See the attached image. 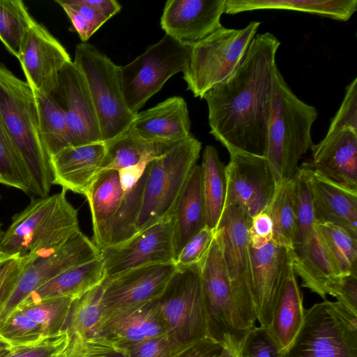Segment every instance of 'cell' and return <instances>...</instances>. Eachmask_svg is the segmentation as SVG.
<instances>
[{
  "label": "cell",
  "mask_w": 357,
  "mask_h": 357,
  "mask_svg": "<svg viewBox=\"0 0 357 357\" xmlns=\"http://www.w3.org/2000/svg\"><path fill=\"white\" fill-rule=\"evenodd\" d=\"M280 44L269 32L257 34L231 75L203 96L210 133L229 154L265 156Z\"/></svg>",
  "instance_id": "obj_1"
},
{
  "label": "cell",
  "mask_w": 357,
  "mask_h": 357,
  "mask_svg": "<svg viewBox=\"0 0 357 357\" xmlns=\"http://www.w3.org/2000/svg\"><path fill=\"white\" fill-rule=\"evenodd\" d=\"M0 114L32 181L34 195H48L53 185L50 159L43 144L36 97L26 80L0 62Z\"/></svg>",
  "instance_id": "obj_2"
},
{
  "label": "cell",
  "mask_w": 357,
  "mask_h": 357,
  "mask_svg": "<svg viewBox=\"0 0 357 357\" xmlns=\"http://www.w3.org/2000/svg\"><path fill=\"white\" fill-rule=\"evenodd\" d=\"M317 117V109L292 92L277 66L264 156L277 185L292 179L299 160L312 146L311 129Z\"/></svg>",
  "instance_id": "obj_3"
},
{
  "label": "cell",
  "mask_w": 357,
  "mask_h": 357,
  "mask_svg": "<svg viewBox=\"0 0 357 357\" xmlns=\"http://www.w3.org/2000/svg\"><path fill=\"white\" fill-rule=\"evenodd\" d=\"M66 191L32 199L3 232L0 250L27 260L55 250L80 231L77 211Z\"/></svg>",
  "instance_id": "obj_4"
},
{
  "label": "cell",
  "mask_w": 357,
  "mask_h": 357,
  "mask_svg": "<svg viewBox=\"0 0 357 357\" xmlns=\"http://www.w3.org/2000/svg\"><path fill=\"white\" fill-rule=\"evenodd\" d=\"M73 62L88 86L102 141L108 142L127 132L136 114L123 96L121 66L87 43L77 45Z\"/></svg>",
  "instance_id": "obj_5"
},
{
  "label": "cell",
  "mask_w": 357,
  "mask_h": 357,
  "mask_svg": "<svg viewBox=\"0 0 357 357\" xmlns=\"http://www.w3.org/2000/svg\"><path fill=\"white\" fill-rule=\"evenodd\" d=\"M158 301L173 357L209 337L199 264L177 268Z\"/></svg>",
  "instance_id": "obj_6"
},
{
  "label": "cell",
  "mask_w": 357,
  "mask_h": 357,
  "mask_svg": "<svg viewBox=\"0 0 357 357\" xmlns=\"http://www.w3.org/2000/svg\"><path fill=\"white\" fill-rule=\"evenodd\" d=\"M201 149L202 143L191 134L148 164L137 232L172 215Z\"/></svg>",
  "instance_id": "obj_7"
},
{
  "label": "cell",
  "mask_w": 357,
  "mask_h": 357,
  "mask_svg": "<svg viewBox=\"0 0 357 357\" xmlns=\"http://www.w3.org/2000/svg\"><path fill=\"white\" fill-rule=\"evenodd\" d=\"M259 22H250L240 29L223 26L204 39L190 44L188 61L183 72L187 89L203 98L235 70L251 41L257 35Z\"/></svg>",
  "instance_id": "obj_8"
},
{
  "label": "cell",
  "mask_w": 357,
  "mask_h": 357,
  "mask_svg": "<svg viewBox=\"0 0 357 357\" xmlns=\"http://www.w3.org/2000/svg\"><path fill=\"white\" fill-rule=\"evenodd\" d=\"M281 357H357V315L337 301L315 303Z\"/></svg>",
  "instance_id": "obj_9"
},
{
  "label": "cell",
  "mask_w": 357,
  "mask_h": 357,
  "mask_svg": "<svg viewBox=\"0 0 357 357\" xmlns=\"http://www.w3.org/2000/svg\"><path fill=\"white\" fill-rule=\"evenodd\" d=\"M250 218L241 207L225 206L215 230L222 251L237 314L243 329L248 333L256 326L252 264L249 244Z\"/></svg>",
  "instance_id": "obj_10"
},
{
  "label": "cell",
  "mask_w": 357,
  "mask_h": 357,
  "mask_svg": "<svg viewBox=\"0 0 357 357\" xmlns=\"http://www.w3.org/2000/svg\"><path fill=\"white\" fill-rule=\"evenodd\" d=\"M190 52V44L165 34L132 61L121 66L123 96L135 114L173 75L183 72Z\"/></svg>",
  "instance_id": "obj_11"
},
{
  "label": "cell",
  "mask_w": 357,
  "mask_h": 357,
  "mask_svg": "<svg viewBox=\"0 0 357 357\" xmlns=\"http://www.w3.org/2000/svg\"><path fill=\"white\" fill-rule=\"evenodd\" d=\"M199 266L208 336L236 355L248 333L241 325L222 251L215 235Z\"/></svg>",
  "instance_id": "obj_12"
},
{
  "label": "cell",
  "mask_w": 357,
  "mask_h": 357,
  "mask_svg": "<svg viewBox=\"0 0 357 357\" xmlns=\"http://www.w3.org/2000/svg\"><path fill=\"white\" fill-rule=\"evenodd\" d=\"M100 255L98 248L80 231L59 248L24 260L17 284L0 307V324L32 291L63 271Z\"/></svg>",
  "instance_id": "obj_13"
},
{
  "label": "cell",
  "mask_w": 357,
  "mask_h": 357,
  "mask_svg": "<svg viewBox=\"0 0 357 357\" xmlns=\"http://www.w3.org/2000/svg\"><path fill=\"white\" fill-rule=\"evenodd\" d=\"M105 277L142 266L174 264L172 215L100 250Z\"/></svg>",
  "instance_id": "obj_14"
},
{
  "label": "cell",
  "mask_w": 357,
  "mask_h": 357,
  "mask_svg": "<svg viewBox=\"0 0 357 357\" xmlns=\"http://www.w3.org/2000/svg\"><path fill=\"white\" fill-rule=\"evenodd\" d=\"M176 268L175 264H154L105 277L101 321L117 310L161 298Z\"/></svg>",
  "instance_id": "obj_15"
},
{
  "label": "cell",
  "mask_w": 357,
  "mask_h": 357,
  "mask_svg": "<svg viewBox=\"0 0 357 357\" xmlns=\"http://www.w3.org/2000/svg\"><path fill=\"white\" fill-rule=\"evenodd\" d=\"M17 59L26 82L34 92L45 95L55 93L61 70L72 61L63 45L36 20L24 36Z\"/></svg>",
  "instance_id": "obj_16"
},
{
  "label": "cell",
  "mask_w": 357,
  "mask_h": 357,
  "mask_svg": "<svg viewBox=\"0 0 357 357\" xmlns=\"http://www.w3.org/2000/svg\"><path fill=\"white\" fill-rule=\"evenodd\" d=\"M225 166V205L241 207L250 218L266 209L277 183L265 157L243 153L229 154Z\"/></svg>",
  "instance_id": "obj_17"
},
{
  "label": "cell",
  "mask_w": 357,
  "mask_h": 357,
  "mask_svg": "<svg viewBox=\"0 0 357 357\" xmlns=\"http://www.w3.org/2000/svg\"><path fill=\"white\" fill-rule=\"evenodd\" d=\"M253 299L257 320L268 328L284 282L292 268V248L271 241L255 249L250 246Z\"/></svg>",
  "instance_id": "obj_18"
},
{
  "label": "cell",
  "mask_w": 357,
  "mask_h": 357,
  "mask_svg": "<svg viewBox=\"0 0 357 357\" xmlns=\"http://www.w3.org/2000/svg\"><path fill=\"white\" fill-rule=\"evenodd\" d=\"M53 96L64 110L72 146L102 142L88 86L73 61L61 70Z\"/></svg>",
  "instance_id": "obj_19"
},
{
  "label": "cell",
  "mask_w": 357,
  "mask_h": 357,
  "mask_svg": "<svg viewBox=\"0 0 357 357\" xmlns=\"http://www.w3.org/2000/svg\"><path fill=\"white\" fill-rule=\"evenodd\" d=\"M314 172L324 179L357 192V130H328L324 139L312 144Z\"/></svg>",
  "instance_id": "obj_20"
},
{
  "label": "cell",
  "mask_w": 357,
  "mask_h": 357,
  "mask_svg": "<svg viewBox=\"0 0 357 357\" xmlns=\"http://www.w3.org/2000/svg\"><path fill=\"white\" fill-rule=\"evenodd\" d=\"M226 0H169L165 3L160 26L165 34L192 44L222 26Z\"/></svg>",
  "instance_id": "obj_21"
},
{
  "label": "cell",
  "mask_w": 357,
  "mask_h": 357,
  "mask_svg": "<svg viewBox=\"0 0 357 357\" xmlns=\"http://www.w3.org/2000/svg\"><path fill=\"white\" fill-rule=\"evenodd\" d=\"M106 144L95 142L63 149L50 157L53 184L86 197L102 169Z\"/></svg>",
  "instance_id": "obj_22"
},
{
  "label": "cell",
  "mask_w": 357,
  "mask_h": 357,
  "mask_svg": "<svg viewBox=\"0 0 357 357\" xmlns=\"http://www.w3.org/2000/svg\"><path fill=\"white\" fill-rule=\"evenodd\" d=\"M190 128L186 102L173 96L136 114L128 131L145 141L176 143L191 135Z\"/></svg>",
  "instance_id": "obj_23"
},
{
  "label": "cell",
  "mask_w": 357,
  "mask_h": 357,
  "mask_svg": "<svg viewBox=\"0 0 357 357\" xmlns=\"http://www.w3.org/2000/svg\"><path fill=\"white\" fill-rule=\"evenodd\" d=\"M158 301L138 304L109 314L102 319L98 335L119 344H127L166 334Z\"/></svg>",
  "instance_id": "obj_24"
},
{
  "label": "cell",
  "mask_w": 357,
  "mask_h": 357,
  "mask_svg": "<svg viewBox=\"0 0 357 357\" xmlns=\"http://www.w3.org/2000/svg\"><path fill=\"white\" fill-rule=\"evenodd\" d=\"M316 225L331 224L357 237V192L338 186L310 172Z\"/></svg>",
  "instance_id": "obj_25"
},
{
  "label": "cell",
  "mask_w": 357,
  "mask_h": 357,
  "mask_svg": "<svg viewBox=\"0 0 357 357\" xmlns=\"http://www.w3.org/2000/svg\"><path fill=\"white\" fill-rule=\"evenodd\" d=\"M172 215L176 260L187 242L206 226L201 165H196L192 169Z\"/></svg>",
  "instance_id": "obj_26"
},
{
  "label": "cell",
  "mask_w": 357,
  "mask_h": 357,
  "mask_svg": "<svg viewBox=\"0 0 357 357\" xmlns=\"http://www.w3.org/2000/svg\"><path fill=\"white\" fill-rule=\"evenodd\" d=\"M123 196L119 171L101 170L86 197L89 202L93 231V243L100 250L108 247L112 220Z\"/></svg>",
  "instance_id": "obj_27"
},
{
  "label": "cell",
  "mask_w": 357,
  "mask_h": 357,
  "mask_svg": "<svg viewBox=\"0 0 357 357\" xmlns=\"http://www.w3.org/2000/svg\"><path fill=\"white\" fill-rule=\"evenodd\" d=\"M105 278L103 262L100 256L59 273L32 291L17 308L51 298H77L101 284Z\"/></svg>",
  "instance_id": "obj_28"
},
{
  "label": "cell",
  "mask_w": 357,
  "mask_h": 357,
  "mask_svg": "<svg viewBox=\"0 0 357 357\" xmlns=\"http://www.w3.org/2000/svg\"><path fill=\"white\" fill-rule=\"evenodd\" d=\"M292 267L302 286L325 298L327 287L338 275L315 229L305 242L292 247Z\"/></svg>",
  "instance_id": "obj_29"
},
{
  "label": "cell",
  "mask_w": 357,
  "mask_h": 357,
  "mask_svg": "<svg viewBox=\"0 0 357 357\" xmlns=\"http://www.w3.org/2000/svg\"><path fill=\"white\" fill-rule=\"evenodd\" d=\"M305 309L303 296L293 267L284 282L267 328L283 351L293 342L303 324Z\"/></svg>",
  "instance_id": "obj_30"
},
{
  "label": "cell",
  "mask_w": 357,
  "mask_h": 357,
  "mask_svg": "<svg viewBox=\"0 0 357 357\" xmlns=\"http://www.w3.org/2000/svg\"><path fill=\"white\" fill-rule=\"evenodd\" d=\"M261 9L289 10L347 21L357 10V0H226L225 13Z\"/></svg>",
  "instance_id": "obj_31"
},
{
  "label": "cell",
  "mask_w": 357,
  "mask_h": 357,
  "mask_svg": "<svg viewBox=\"0 0 357 357\" xmlns=\"http://www.w3.org/2000/svg\"><path fill=\"white\" fill-rule=\"evenodd\" d=\"M105 144L106 153L101 170L119 171L141 162H149L160 157L174 143L145 141L128 130Z\"/></svg>",
  "instance_id": "obj_32"
},
{
  "label": "cell",
  "mask_w": 357,
  "mask_h": 357,
  "mask_svg": "<svg viewBox=\"0 0 357 357\" xmlns=\"http://www.w3.org/2000/svg\"><path fill=\"white\" fill-rule=\"evenodd\" d=\"M202 172V189L206 211V225L215 230L222 214L227 195L225 166L213 146L204 150L200 165Z\"/></svg>",
  "instance_id": "obj_33"
},
{
  "label": "cell",
  "mask_w": 357,
  "mask_h": 357,
  "mask_svg": "<svg viewBox=\"0 0 357 357\" xmlns=\"http://www.w3.org/2000/svg\"><path fill=\"white\" fill-rule=\"evenodd\" d=\"M34 92V91H33ZM40 135L50 157L71 147V138L64 110L53 95L34 92Z\"/></svg>",
  "instance_id": "obj_34"
},
{
  "label": "cell",
  "mask_w": 357,
  "mask_h": 357,
  "mask_svg": "<svg viewBox=\"0 0 357 357\" xmlns=\"http://www.w3.org/2000/svg\"><path fill=\"white\" fill-rule=\"evenodd\" d=\"M311 170L310 163L304 162L298 167L291 179L292 200L296 218L294 245L305 242L315 229L313 198L310 184Z\"/></svg>",
  "instance_id": "obj_35"
},
{
  "label": "cell",
  "mask_w": 357,
  "mask_h": 357,
  "mask_svg": "<svg viewBox=\"0 0 357 357\" xmlns=\"http://www.w3.org/2000/svg\"><path fill=\"white\" fill-rule=\"evenodd\" d=\"M316 228L337 275L357 272V237L331 224Z\"/></svg>",
  "instance_id": "obj_36"
},
{
  "label": "cell",
  "mask_w": 357,
  "mask_h": 357,
  "mask_svg": "<svg viewBox=\"0 0 357 357\" xmlns=\"http://www.w3.org/2000/svg\"><path fill=\"white\" fill-rule=\"evenodd\" d=\"M146 176L147 166L139 180L123 191L120 206L110 226L108 246L121 243L137 233Z\"/></svg>",
  "instance_id": "obj_37"
},
{
  "label": "cell",
  "mask_w": 357,
  "mask_h": 357,
  "mask_svg": "<svg viewBox=\"0 0 357 357\" xmlns=\"http://www.w3.org/2000/svg\"><path fill=\"white\" fill-rule=\"evenodd\" d=\"M101 284L75 298L66 330L70 336L98 335L102 319Z\"/></svg>",
  "instance_id": "obj_38"
},
{
  "label": "cell",
  "mask_w": 357,
  "mask_h": 357,
  "mask_svg": "<svg viewBox=\"0 0 357 357\" xmlns=\"http://www.w3.org/2000/svg\"><path fill=\"white\" fill-rule=\"evenodd\" d=\"M265 211L273 222V240L292 248L296 232V218L291 180L277 185L273 197Z\"/></svg>",
  "instance_id": "obj_39"
},
{
  "label": "cell",
  "mask_w": 357,
  "mask_h": 357,
  "mask_svg": "<svg viewBox=\"0 0 357 357\" xmlns=\"http://www.w3.org/2000/svg\"><path fill=\"white\" fill-rule=\"evenodd\" d=\"M35 19L21 0H0V40L17 59L27 30Z\"/></svg>",
  "instance_id": "obj_40"
},
{
  "label": "cell",
  "mask_w": 357,
  "mask_h": 357,
  "mask_svg": "<svg viewBox=\"0 0 357 357\" xmlns=\"http://www.w3.org/2000/svg\"><path fill=\"white\" fill-rule=\"evenodd\" d=\"M75 298H51L17 309L39 324L45 337L52 336L66 331Z\"/></svg>",
  "instance_id": "obj_41"
},
{
  "label": "cell",
  "mask_w": 357,
  "mask_h": 357,
  "mask_svg": "<svg viewBox=\"0 0 357 357\" xmlns=\"http://www.w3.org/2000/svg\"><path fill=\"white\" fill-rule=\"evenodd\" d=\"M0 183L34 195L24 167L0 114Z\"/></svg>",
  "instance_id": "obj_42"
},
{
  "label": "cell",
  "mask_w": 357,
  "mask_h": 357,
  "mask_svg": "<svg viewBox=\"0 0 357 357\" xmlns=\"http://www.w3.org/2000/svg\"><path fill=\"white\" fill-rule=\"evenodd\" d=\"M68 335V334H67ZM59 357H128L126 347L101 335L70 336Z\"/></svg>",
  "instance_id": "obj_43"
},
{
  "label": "cell",
  "mask_w": 357,
  "mask_h": 357,
  "mask_svg": "<svg viewBox=\"0 0 357 357\" xmlns=\"http://www.w3.org/2000/svg\"><path fill=\"white\" fill-rule=\"evenodd\" d=\"M45 337L40 325L18 309L0 324V339L13 347L32 344Z\"/></svg>",
  "instance_id": "obj_44"
},
{
  "label": "cell",
  "mask_w": 357,
  "mask_h": 357,
  "mask_svg": "<svg viewBox=\"0 0 357 357\" xmlns=\"http://www.w3.org/2000/svg\"><path fill=\"white\" fill-rule=\"evenodd\" d=\"M282 353L268 329L259 326L247 333L236 357H281Z\"/></svg>",
  "instance_id": "obj_45"
},
{
  "label": "cell",
  "mask_w": 357,
  "mask_h": 357,
  "mask_svg": "<svg viewBox=\"0 0 357 357\" xmlns=\"http://www.w3.org/2000/svg\"><path fill=\"white\" fill-rule=\"evenodd\" d=\"M68 335L66 331L58 335L45 337L26 345L13 347L7 357H59L63 351Z\"/></svg>",
  "instance_id": "obj_46"
},
{
  "label": "cell",
  "mask_w": 357,
  "mask_h": 357,
  "mask_svg": "<svg viewBox=\"0 0 357 357\" xmlns=\"http://www.w3.org/2000/svg\"><path fill=\"white\" fill-rule=\"evenodd\" d=\"M215 235V230L206 226L183 246L176 258V268L197 264L208 250Z\"/></svg>",
  "instance_id": "obj_47"
},
{
  "label": "cell",
  "mask_w": 357,
  "mask_h": 357,
  "mask_svg": "<svg viewBox=\"0 0 357 357\" xmlns=\"http://www.w3.org/2000/svg\"><path fill=\"white\" fill-rule=\"evenodd\" d=\"M351 128L357 130V78L347 86L342 102L328 130Z\"/></svg>",
  "instance_id": "obj_48"
},
{
  "label": "cell",
  "mask_w": 357,
  "mask_h": 357,
  "mask_svg": "<svg viewBox=\"0 0 357 357\" xmlns=\"http://www.w3.org/2000/svg\"><path fill=\"white\" fill-rule=\"evenodd\" d=\"M327 294L357 315V272L335 278L328 286Z\"/></svg>",
  "instance_id": "obj_49"
},
{
  "label": "cell",
  "mask_w": 357,
  "mask_h": 357,
  "mask_svg": "<svg viewBox=\"0 0 357 357\" xmlns=\"http://www.w3.org/2000/svg\"><path fill=\"white\" fill-rule=\"evenodd\" d=\"M122 345L128 357H173L167 334Z\"/></svg>",
  "instance_id": "obj_50"
},
{
  "label": "cell",
  "mask_w": 357,
  "mask_h": 357,
  "mask_svg": "<svg viewBox=\"0 0 357 357\" xmlns=\"http://www.w3.org/2000/svg\"><path fill=\"white\" fill-rule=\"evenodd\" d=\"M24 263V259L17 256L0 262V307L15 288Z\"/></svg>",
  "instance_id": "obj_51"
},
{
  "label": "cell",
  "mask_w": 357,
  "mask_h": 357,
  "mask_svg": "<svg viewBox=\"0 0 357 357\" xmlns=\"http://www.w3.org/2000/svg\"><path fill=\"white\" fill-rule=\"evenodd\" d=\"M272 220L264 210L252 218L249 229V244L252 248L259 249L273 239Z\"/></svg>",
  "instance_id": "obj_52"
},
{
  "label": "cell",
  "mask_w": 357,
  "mask_h": 357,
  "mask_svg": "<svg viewBox=\"0 0 357 357\" xmlns=\"http://www.w3.org/2000/svg\"><path fill=\"white\" fill-rule=\"evenodd\" d=\"M55 2L63 9L82 43H86L93 33L83 15L74 7L66 3L63 0H56Z\"/></svg>",
  "instance_id": "obj_53"
},
{
  "label": "cell",
  "mask_w": 357,
  "mask_h": 357,
  "mask_svg": "<svg viewBox=\"0 0 357 357\" xmlns=\"http://www.w3.org/2000/svg\"><path fill=\"white\" fill-rule=\"evenodd\" d=\"M223 349L218 342L206 337L176 357H220Z\"/></svg>",
  "instance_id": "obj_54"
},
{
  "label": "cell",
  "mask_w": 357,
  "mask_h": 357,
  "mask_svg": "<svg viewBox=\"0 0 357 357\" xmlns=\"http://www.w3.org/2000/svg\"><path fill=\"white\" fill-rule=\"evenodd\" d=\"M66 3L77 10L88 22L93 33L103 25L107 20L80 0H63Z\"/></svg>",
  "instance_id": "obj_55"
},
{
  "label": "cell",
  "mask_w": 357,
  "mask_h": 357,
  "mask_svg": "<svg viewBox=\"0 0 357 357\" xmlns=\"http://www.w3.org/2000/svg\"><path fill=\"white\" fill-rule=\"evenodd\" d=\"M84 4L91 7L107 20L118 13L121 6L115 0H80Z\"/></svg>",
  "instance_id": "obj_56"
},
{
  "label": "cell",
  "mask_w": 357,
  "mask_h": 357,
  "mask_svg": "<svg viewBox=\"0 0 357 357\" xmlns=\"http://www.w3.org/2000/svg\"><path fill=\"white\" fill-rule=\"evenodd\" d=\"M13 347L0 339V357H7L12 351Z\"/></svg>",
  "instance_id": "obj_57"
},
{
  "label": "cell",
  "mask_w": 357,
  "mask_h": 357,
  "mask_svg": "<svg viewBox=\"0 0 357 357\" xmlns=\"http://www.w3.org/2000/svg\"><path fill=\"white\" fill-rule=\"evenodd\" d=\"M220 357H236V355L224 349Z\"/></svg>",
  "instance_id": "obj_58"
},
{
  "label": "cell",
  "mask_w": 357,
  "mask_h": 357,
  "mask_svg": "<svg viewBox=\"0 0 357 357\" xmlns=\"http://www.w3.org/2000/svg\"><path fill=\"white\" fill-rule=\"evenodd\" d=\"M11 257H13V256L6 254L0 250V262L3 261L5 259H7Z\"/></svg>",
  "instance_id": "obj_59"
},
{
  "label": "cell",
  "mask_w": 357,
  "mask_h": 357,
  "mask_svg": "<svg viewBox=\"0 0 357 357\" xmlns=\"http://www.w3.org/2000/svg\"><path fill=\"white\" fill-rule=\"evenodd\" d=\"M2 234H3V231L1 230V224L0 223V241H1V238L2 236Z\"/></svg>",
  "instance_id": "obj_60"
}]
</instances>
